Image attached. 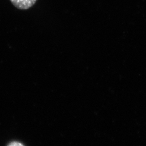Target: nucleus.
<instances>
[{
	"label": "nucleus",
	"mask_w": 146,
	"mask_h": 146,
	"mask_svg": "<svg viewBox=\"0 0 146 146\" xmlns=\"http://www.w3.org/2000/svg\"><path fill=\"white\" fill-rule=\"evenodd\" d=\"M8 146H24L22 144L18 142H13L10 143Z\"/></svg>",
	"instance_id": "obj_2"
},
{
	"label": "nucleus",
	"mask_w": 146,
	"mask_h": 146,
	"mask_svg": "<svg viewBox=\"0 0 146 146\" xmlns=\"http://www.w3.org/2000/svg\"><path fill=\"white\" fill-rule=\"evenodd\" d=\"M13 5L20 10H27L34 5L37 0H10Z\"/></svg>",
	"instance_id": "obj_1"
}]
</instances>
